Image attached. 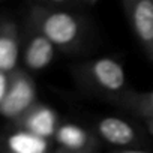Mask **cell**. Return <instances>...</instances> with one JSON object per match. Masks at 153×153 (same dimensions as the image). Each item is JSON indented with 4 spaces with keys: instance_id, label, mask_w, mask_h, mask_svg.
<instances>
[{
    "instance_id": "52a82bcc",
    "label": "cell",
    "mask_w": 153,
    "mask_h": 153,
    "mask_svg": "<svg viewBox=\"0 0 153 153\" xmlns=\"http://www.w3.org/2000/svg\"><path fill=\"white\" fill-rule=\"evenodd\" d=\"M21 59V30L17 21L0 12V72L11 74Z\"/></svg>"
},
{
    "instance_id": "30bf717a",
    "label": "cell",
    "mask_w": 153,
    "mask_h": 153,
    "mask_svg": "<svg viewBox=\"0 0 153 153\" xmlns=\"http://www.w3.org/2000/svg\"><path fill=\"white\" fill-rule=\"evenodd\" d=\"M95 134L113 146H132L138 140L137 129L120 117H102L96 126Z\"/></svg>"
},
{
    "instance_id": "6da1fadb",
    "label": "cell",
    "mask_w": 153,
    "mask_h": 153,
    "mask_svg": "<svg viewBox=\"0 0 153 153\" xmlns=\"http://www.w3.org/2000/svg\"><path fill=\"white\" fill-rule=\"evenodd\" d=\"M36 29L62 53H75L83 45L87 24L81 12L59 6L56 2H39L30 5L26 15Z\"/></svg>"
},
{
    "instance_id": "4fadbf2b",
    "label": "cell",
    "mask_w": 153,
    "mask_h": 153,
    "mask_svg": "<svg viewBox=\"0 0 153 153\" xmlns=\"http://www.w3.org/2000/svg\"><path fill=\"white\" fill-rule=\"evenodd\" d=\"M146 123H147V128H149V131L153 134V117H152V119H147V120H146Z\"/></svg>"
},
{
    "instance_id": "7a4b0ae2",
    "label": "cell",
    "mask_w": 153,
    "mask_h": 153,
    "mask_svg": "<svg viewBox=\"0 0 153 153\" xmlns=\"http://www.w3.org/2000/svg\"><path fill=\"white\" fill-rule=\"evenodd\" d=\"M75 81L84 90L122 104L132 92L128 87L123 66L111 57H99L76 65L74 69Z\"/></svg>"
},
{
    "instance_id": "9a60e30c",
    "label": "cell",
    "mask_w": 153,
    "mask_h": 153,
    "mask_svg": "<svg viewBox=\"0 0 153 153\" xmlns=\"http://www.w3.org/2000/svg\"><path fill=\"white\" fill-rule=\"evenodd\" d=\"M122 153H144V152H122Z\"/></svg>"
},
{
    "instance_id": "277c9868",
    "label": "cell",
    "mask_w": 153,
    "mask_h": 153,
    "mask_svg": "<svg viewBox=\"0 0 153 153\" xmlns=\"http://www.w3.org/2000/svg\"><path fill=\"white\" fill-rule=\"evenodd\" d=\"M56 47L36 29L29 20H24L21 29V60L27 71L39 72L54 60Z\"/></svg>"
},
{
    "instance_id": "8fae6325",
    "label": "cell",
    "mask_w": 153,
    "mask_h": 153,
    "mask_svg": "<svg viewBox=\"0 0 153 153\" xmlns=\"http://www.w3.org/2000/svg\"><path fill=\"white\" fill-rule=\"evenodd\" d=\"M122 107L132 110L138 116H141L144 120L153 117V90L152 92H131L123 102L120 104Z\"/></svg>"
},
{
    "instance_id": "ba28073f",
    "label": "cell",
    "mask_w": 153,
    "mask_h": 153,
    "mask_svg": "<svg viewBox=\"0 0 153 153\" xmlns=\"http://www.w3.org/2000/svg\"><path fill=\"white\" fill-rule=\"evenodd\" d=\"M53 141L65 150L74 153H95L98 141L95 134L75 123L62 122L56 131Z\"/></svg>"
},
{
    "instance_id": "9c48e42d",
    "label": "cell",
    "mask_w": 153,
    "mask_h": 153,
    "mask_svg": "<svg viewBox=\"0 0 153 153\" xmlns=\"http://www.w3.org/2000/svg\"><path fill=\"white\" fill-rule=\"evenodd\" d=\"M0 153H51V141L14 128L0 141Z\"/></svg>"
},
{
    "instance_id": "7c38bea8",
    "label": "cell",
    "mask_w": 153,
    "mask_h": 153,
    "mask_svg": "<svg viewBox=\"0 0 153 153\" xmlns=\"http://www.w3.org/2000/svg\"><path fill=\"white\" fill-rule=\"evenodd\" d=\"M8 86H9V74L0 72V104L3 102V99L6 96Z\"/></svg>"
},
{
    "instance_id": "2e32d148",
    "label": "cell",
    "mask_w": 153,
    "mask_h": 153,
    "mask_svg": "<svg viewBox=\"0 0 153 153\" xmlns=\"http://www.w3.org/2000/svg\"><path fill=\"white\" fill-rule=\"evenodd\" d=\"M152 57H153V56H152Z\"/></svg>"
},
{
    "instance_id": "8992f818",
    "label": "cell",
    "mask_w": 153,
    "mask_h": 153,
    "mask_svg": "<svg viewBox=\"0 0 153 153\" xmlns=\"http://www.w3.org/2000/svg\"><path fill=\"white\" fill-rule=\"evenodd\" d=\"M11 123L17 129L26 131L29 134H33L36 137L51 141L62 122L59 120L57 113L51 107H48L42 102H36L21 117H18L17 120H14Z\"/></svg>"
},
{
    "instance_id": "3957f363",
    "label": "cell",
    "mask_w": 153,
    "mask_h": 153,
    "mask_svg": "<svg viewBox=\"0 0 153 153\" xmlns=\"http://www.w3.org/2000/svg\"><path fill=\"white\" fill-rule=\"evenodd\" d=\"M38 101L36 84L32 75L21 68L9 74V86L3 102L0 104V116L14 122L30 110Z\"/></svg>"
},
{
    "instance_id": "5b68a950",
    "label": "cell",
    "mask_w": 153,
    "mask_h": 153,
    "mask_svg": "<svg viewBox=\"0 0 153 153\" xmlns=\"http://www.w3.org/2000/svg\"><path fill=\"white\" fill-rule=\"evenodd\" d=\"M122 6L134 35L147 54L153 56V0H123Z\"/></svg>"
},
{
    "instance_id": "5bb4252c",
    "label": "cell",
    "mask_w": 153,
    "mask_h": 153,
    "mask_svg": "<svg viewBox=\"0 0 153 153\" xmlns=\"http://www.w3.org/2000/svg\"><path fill=\"white\" fill-rule=\"evenodd\" d=\"M54 153H74V152H69V150H65V149H60V147H57V150H56Z\"/></svg>"
}]
</instances>
